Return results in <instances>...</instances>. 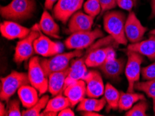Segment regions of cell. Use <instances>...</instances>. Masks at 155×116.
<instances>
[{"label":"cell","mask_w":155,"mask_h":116,"mask_svg":"<svg viewBox=\"0 0 155 116\" xmlns=\"http://www.w3.org/2000/svg\"><path fill=\"white\" fill-rule=\"evenodd\" d=\"M36 8L35 0H12L8 5L1 6L0 13L7 20L22 22L31 18Z\"/></svg>","instance_id":"cell-1"},{"label":"cell","mask_w":155,"mask_h":116,"mask_svg":"<svg viewBox=\"0 0 155 116\" xmlns=\"http://www.w3.org/2000/svg\"><path fill=\"white\" fill-rule=\"evenodd\" d=\"M126 15L123 12L109 11L104 14V29L115 40L118 45H127V39L124 33Z\"/></svg>","instance_id":"cell-2"},{"label":"cell","mask_w":155,"mask_h":116,"mask_svg":"<svg viewBox=\"0 0 155 116\" xmlns=\"http://www.w3.org/2000/svg\"><path fill=\"white\" fill-rule=\"evenodd\" d=\"M84 52V50L76 49L69 52L57 54L50 58L41 59V64L48 77L52 72L66 70L70 67V63L72 60L83 56Z\"/></svg>","instance_id":"cell-3"},{"label":"cell","mask_w":155,"mask_h":116,"mask_svg":"<svg viewBox=\"0 0 155 116\" xmlns=\"http://www.w3.org/2000/svg\"><path fill=\"white\" fill-rule=\"evenodd\" d=\"M28 74L13 71L6 77L1 79L0 98L2 101L8 103L10 99L19 88L25 84H29Z\"/></svg>","instance_id":"cell-4"},{"label":"cell","mask_w":155,"mask_h":116,"mask_svg":"<svg viewBox=\"0 0 155 116\" xmlns=\"http://www.w3.org/2000/svg\"><path fill=\"white\" fill-rule=\"evenodd\" d=\"M102 37H104V34L100 28L87 31L75 32L65 40L64 45L68 49L84 50L92 45L96 40Z\"/></svg>","instance_id":"cell-5"},{"label":"cell","mask_w":155,"mask_h":116,"mask_svg":"<svg viewBox=\"0 0 155 116\" xmlns=\"http://www.w3.org/2000/svg\"><path fill=\"white\" fill-rule=\"evenodd\" d=\"M28 77L30 84L34 86L40 95L48 91V79L41 64V58L34 56L30 59L28 65Z\"/></svg>","instance_id":"cell-6"},{"label":"cell","mask_w":155,"mask_h":116,"mask_svg":"<svg viewBox=\"0 0 155 116\" xmlns=\"http://www.w3.org/2000/svg\"><path fill=\"white\" fill-rule=\"evenodd\" d=\"M41 34L39 25H34L30 34L22 39H20L15 49L14 61L17 63H21L29 59L34 54V41Z\"/></svg>","instance_id":"cell-7"},{"label":"cell","mask_w":155,"mask_h":116,"mask_svg":"<svg viewBox=\"0 0 155 116\" xmlns=\"http://www.w3.org/2000/svg\"><path fill=\"white\" fill-rule=\"evenodd\" d=\"M127 61L126 63L125 76L128 81V92H134L135 84L139 81L141 75V64L143 58L141 54L135 51L127 50Z\"/></svg>","instance_id":"cell-8"},{"label":"cell","mask_w":155,"mask_h":116,"mask_svg":"<svg viewBox=\"0 0 155 116\" xmlns=\"http://www.w3.org/2000/svg\"><path fill=\"white\" fill-rule=\"evenodd\" d=\"M84 1V0H58L53 8L54 16L56 20L65 24L81 8Z\"/></svg>","instance_id":"cell-9"},{"label":"cell","mask_w":155,"mask_h":116,"mask_svg":"<svg viewBox=\"0 0 155 116\" xmlns=\"http://www.w3.org/2000/svg\"><path fill=\"white\" fill-rule=\"evenodd\" d=\"M147 30V28L142 25L134 12L131 11L127 17L124 25V33L127 41L131 43L140 42Z\"/></svg>","instance_id":"cell-10"},{"label":"cell","mask_w":155,"mask_h":116,"mask_svg":"<svg viewBox=\"0 0 155 116\" xmlns=\"http://www.w3.org/2000/svg\"><path fill=\"white\" fill-rule=\"evenodd\" d=\"M86 84V95L88 98H99L104 93V84L100 73L96 70L87 72L83 79Z\"/></svg>","instance_id":"cell-11"},{"label":"cell","mask_w":155,"mask_h":116,"mask_svg":"<svg viewBox=\"0 0 155 116\" xmlns=\"http://www.w3.org/2000/svg\"><path fill=\"white\" fill-rule=\"evenodd\" d=\"M34 46L36 54L43 57H51L59 54L61 51L60 45L42 34L41 31L39 36L35 40Z\"/></svg>","instance_id":"cell-12"},{"label":"cell","mask_w":155,"mask_h":116,"mask_svg":"<svg viewBox=\"0 0 155 116\" xmlns=\"http://www.w3.org/2000/svg\"><path fill=\"white\" fill-rule=\"evenodd\" d=\"M31 31L15 21L6 20L0 25V31L2 36L8 40L22 39L27 36Z\"/></svg>","instance_id":"cell-13"},{"label":"cell","mask_w":155,"mask_h":116,"mask_svg":"<svg viewBox=\"0 0 155 116\" xmlns=\"http://www.w3.org/2000/svg\"><path fill=\"white\" fill-rule=\"evenodd\" d=\"M86 52L85 51L83 56L72 60L70 65V70L67 79L65 80V88L69 86L70 84L78 80L83 79L86 75L88 70L86 65Z\"/></svg>","instance_id":"cell-14"},{"label":"cell","mask_w":155,"mask_h":116,"mask_svg":"<svg viewBox=\"0 0 155 116\" xmlns=\"http://www.w3.org/2000/svg\"><path fill=\"white\" fill-rule=\"evenodd\" d=\"M94 18L81 11H77L68 21V31L72 33L91 31Z\"/></svg>","instance_id":"cell-15"},{"label":"cell","mask_w":155,"mask_h":116,"mask_svg":"<svg viewBox=\"0 0 155 116\" xmlns=\"http://www.w3.org/2000/svg\"><path fill=\"white\" fill-rule=\"evenodd\" d=\"M63 94L67 97L71 104V107H74L85 98L86 95V84L84 79L76 81L65 88Z\"/></svg>","instance_id":"cell-16"},{"label":"cell","mask_w":155,"mask_h":116,"mask_svg":"<svg viewBox=\"0 0 155 116\" xmlns=\"http://www.w3.org/2000/svg\"><path fill=\"white\" fill-rule=\"evenodd\" d=\"M125 60L123 58H110L99 68L106 77L114 80L118 79L124 70Z\"/></svg>","instance_id":"cell-17"},{"label":"cell","mask_w":155,"mask_h":116,"mask_svg":"<svg viewBox=\"0 0 155 116\" xmlns=\"http://www.w3.org/2000/svg\"><path fill=\"white\" fill-rule=\"evenodd\" d=\"M127 50L145 56L150 60L155 61V35H151L148 39L137 43H131L127 46Z\"/></svg>","instance_id":"cell-18"},{"label":"cell","mask_w":155,"mask_h":116,"mask_svg":"<svg viewBox=\"0 0 155 116\" xmlns=\"http://www.w3.org/2000/svg\"><path fill=\"white\" fill-rule=\"evenodd\" d=\"M69 68L65 70L52 72L48 76V91L52 96L63 93L69 73Z\"/></svg>","instance_id":"cell-19"},{"label":"cell","mask_w":155,"mask_h":116,"mask_svg":"<svg viewBox=\"0 0 155 116\" xmlns=\"http://www.w3.org/2000/svg\"><path fill=\"white\" fill-rule=\"evenodd\" d=\"M71 106L70 101L64 94L60 93L57 95L54 96L52 99L49 100L48 104L41 115L48 116H56L58 115V113L64 108Z\"/></svg>","instance_id":"cell-20"},{"label":"cell","mask_w":155,"mask_h":116,"mask_svg":"<svg viewBox=\"0 0 155 116\" xmlns=\"http://www.w3.org/2000/svg\"><path fill=\"white\" fill-rule=\"evenodd\" d=\"M38 25L41 32L47 35L56 38H61L59 26L47 10H45L42 14Z\"/></svg>","instance_id":"cell-21"},{"label":"cell","mask_w":155,"mask_h":116,"mask_svg":"<svg viewBox=\"0 0 155 116\" xmlns=\"http://www.w3.org/2000/svg\"><path fill=\"white\" fill-rule=\"evenodd\" d=\"M18 94L22 106L26 108H31L39 100V93L34 86L25 84L18 91Z\"/></svg>","instance_id":"cell-22"},{"label":"cell","mask_w":155,"mask_h":116,"mask_svg":"<svg viewBox=\"0 0 155 116\" xmlns=\"http://www.w3.org/2000/svg\"><path fill=\"white\" fill-rule=\"evenodd\" d=\"M107 102L104 98L98 99L88 97V98H84L78 104L77 110L81 112H86V111L99 112L104 108Z\"/></svg>","instance_id":"cell-23"},{"label":"cell","mask_w":155,"mask_h":116,"mask_svg":"<svg viewBox=\"0 0 155 116\" xmlns=\"http://www.w3.org/2000/svg\"><path fill=\"white\" fill-rule=\"evenodd\" d=\"M142 99H145L143 94L137 93L134 92H120L118 108L122 111H128L132 106Z\"/></svg>","instance_id":"cell-24"},{"label":"cell","mask_w":155,"mask_h":116,"mask_svg":"<svg viewBox=\"0 0 155 116\" xmlns=\"http://www.w3.org/2000/svg\"><path fill=\"white\" fill-rule=\"evenodd\" d=\"M120 92L111 84L107 83L105 86L104 98L107 104V109L117 110L118 108Z\"/></svg>","instance_id":"cell-25"},{"label":"cell","mask_w":155,"mask_h":116,"mask_svg":"<svg viewBox=\"0 0 155 116\" xmlns=\"http://www.w3.org/2000/svg\"><path fill=\"white\" fill-rule=\"evenodd\" d=\"M50 100V98L48 95H43L36 104L31 106V108H27V110L23 111L22 113L23 116H39L41 115V111L45 108L48 101Z\"/></svg>","instance_id":"cell-26"},{"label":"cell","mask_w":155,"mask_h":116,"mask_svg":"<svg viewBox=\"0 0 155 116\" xmlns=\"http://www.w3.org/2000/svg\"><path fill=\"white\" fill-rule=\"evenodd\" d=\"M134 89L145 93L149 98L152 99L153 106L155 104V78L146 81L139 82L135 84Z\"/></svg>","instance_id":"cell-27"},{"label":"cell","mask_w":155,"mask_h":116,"mask_svg":"<svg viewBox=\"0 0 155 116\" xmlns=\"http://www.w3.org/2000/svg\"><path fill=\"white\" fill-rule=\"evenodd\" d=\"M148 109V104L145 99L138 101L130 110L127 111L126 116H146V111Z\"/></svg>","instance_id":"cell-28"},{"label":"cell","mask_w":155,"mask_h":116,"mask_svg":"<svg viewBox=\"0 0 155 116\" xmlns=\"http://www.w3.org/2000/svg\"><path fill=\"white\" fill-rule=\"evenodd\" d=\"M84 10L86 14L95 18L101 13L102 8L99 0H87L84 4Z\"/></svg>","instance_id":"cell-29"},{"label":"cell","mask_w":155,"mask_h":116,"mask_svg":"<svg viewBox=\"0 0 155 116\" xmlns=\"http://www.w3.org/2000/svg\"><path fill=\"white\" fill-rule=\"evenodd\" d=\"M7 115L8 116H21L22 115L20 111V104L17 99H11L8 102Z\"/></svg>","instance_id":"cell-30"},{"label":"cell","mask_w":155,"mask_h":116,"mask_svg":"<svg viewBox=\"0 0 155 116\" xmlns=\"http://www.w3.org/2000/svg\"><path fill=\"white\" fill-rule=\"evenodd\" d=\"M141 75L145 81L153 79L155 78V61L150 65L141 68Z\"/></svg>","instance_id":"cell-31"},{"label":"cell","mask_w":155,"mask_h":116,"mask_svg":"<svg viewBox=\"0 0 155 116\" xmlns=\"http://www.w3.org/2000/svg\"><path fill=\"white\" fill-rule=\"evenodd\" d=\"M101 8H102V11H101V14H104L107 12L109 11L116 8L117 6L116 0H99Z\"/></svg>","instance_id":"cell-32"},{"label":"cell","mask_w":155,"mask_h":116,"mask_svg":"<svg viewBox=\"0 0 155 116\" xmlns=\"http://www.w3.org/2000/svg\"><path fill=\"white\" fill-rule=\"evenodd\" d=\"M117 6L123 10L131 11L134 6L136 2L134 0H116Z\"/></svg>","instance_id":"cell-33"},{"label":"cell","mask_w":155,"mask_h":116,"mask_svg":"<svg viewBox=\"0 0 155 116\" xmlns=\"http://www.w3.org/2000/svg\"><path fill=\"white\" fill-rule=\"evenodd\" d=\"M58 116H74L75 114L74 111L70 108V106H68V107L65 108L62 111H61L60 112L58 113Z\"/></svg>","instance_id":"cell-34"},{"label":"cell","mask_w":155,"mask_h":116,"mask_svg":"<svg viewBox=\"0 0 155 116\" xmlns=\"http://www.w3.org/2000/svg\"><path fill=\"white\" fill-rule=\"evenodd\" d=\"M58 1V0H45V8L46 10H51Z\"/></svg>","instance_id":"cell-35"},{"label":"cell","mask_w":155,"mask_h":116,"mask_svg":"<svg viewBox=\"0 0 155 116\" xmlns=\"http://www.w3.org/2000/svg\"><path fill=\"white\" fill-rule=\"evenodd\" d=\"M0 115L1 116H5L7 115V108H6L4 104L2 102L0 103Z\"/></svg>","instance_id":"cell-36"},{"label":"cell","mask_w":155,"mask_h":116,"mask_svg":"<svg viewBox=\"0 0 155 116\" xmlns=\"http://www.w3.org/2000/svg\"><path fill=\"white\" fill-rule=\"evenodd\" d=\"M81 115L84 116H102V115L99 114L97 112H93V111H86V112H82Z\"/></svg>","instance_id":"cell-37"},{"label":"cell","mask_w":155,"mask_h":116,"mask_svg":"<svg viewBox=\"0 0 155 116\" xmlns=\"http://www.w3.org/2000/svg\"><path fill=\"white\" fill-rule=\"evenodd\" d=\"M151 14H150V19L155 18V0H152L151 2Z\"/></svg>","instance_id":"cell-38"},{"label":"cell","mask_w":155,"mask_h":116,"mask_svg":"<svg viewBox=\"0 0 155 116\" xmlns=\"http://www.w3.org/2000/svg\"><path fill=\"white\" fill-rule=\"evenodd\" d=\"M150 34L151 35H155V29H152L150 31Z\"/></svg>","instance_id":"cell-39"},{"label":"cell","mask_w":155,"mask_h":116,"mask_svg":"<svg viewBox=\"0 0 155 116\" xmlns=\"http://www.w3.org/2000/svg\"><path fill=\"white\" fill-rule=\"evenodd\" d=\"M153 108H154V112L155 113V104H154V106H153Z\"/></svg>","instance_id":"cell-40"},{"label":"cell","mask_w":155,"mask_h":116,"mask_svg":"<svg viewBox=\"0 0 155 116\" xmlns=\"http://www.w3.org/2000/svg\"><path fill=\"white\" fill-rule=\"evenodd\" d=\"M134 2H137V0H134Z\"/></svg>","instance_id":"cell-41"}]
</instances>
